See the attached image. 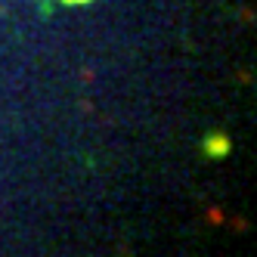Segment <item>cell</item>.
Returning a JSON list of instances; mask_svg holds the SVG:
<instances>
[{
	"label": "cell",
	"instance_id": "obj_1",
	"mask_svg": "<svg viewBox=\"0 0 257 257\" xmlns=\"http://www.w3.org/2000/svg\"><path fill=\"white\" fill-rule=\"evenodd\" d=\"M198 149H201V155L211 158V161H223L232 152V140H229L226 131H208L205 137H201Z\"/></svg>",
	"mask_w": 257,
	"mask_h": 257
},
{
	"label": "cell",
	"instance_id": "obj_2",
	"mask_svg": "<svg viewBox=\"0 0 257 257\" xmlns=\"http://www.w3.org/2000/svg\"><path fill=\"white\" fill-rule=\"evenodd\" d=\"M65 7H84V4H93V0H62Z\"/></svg>",
	"mask_w": 257,
	"mask_h": 257
}]
</instances>
